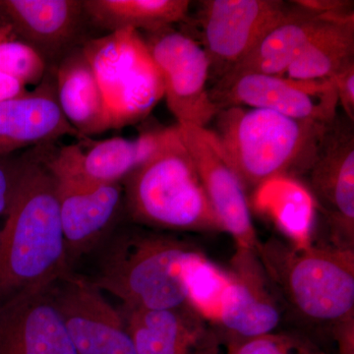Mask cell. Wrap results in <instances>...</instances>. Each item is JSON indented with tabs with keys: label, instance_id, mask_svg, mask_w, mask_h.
Returning a JSON list of instances; mask_svg holds the SVG:
<instances>
[{
	"label": "cell",
	"instance_id": "ba28073f",
	"mask_svg": "<svg viewBox=\"0 0 354 354\" xmlns=\"http://www.w3.org/2000/svg\"><path fill=\"white\" fill-rule=\"evenodd\" d=\"M141 35L177 124L208 127L220 109L209 95V62L201 44L172 27Z\"/></svg>",
	"mask_w": 354,
	"mask_h": 354
},
{
	"label": "cell",
	"instance_id": "d6986e66",
	"mask_svg": "<svg viewBox=\"0 0 354 354\" xmlns=\"http://www.w3.org/2000/svg\"><path fill=\"white\" fill-rule=\"evenodd\" d=\"M137 354H225L218 330L189 307L136 310L120 306Z\"/></svg>",
	"mask_w": 354,
	"mask_h": 354
},
{
	"label": "cell",
	"instance_id": "d4e9b609",
	"mask_svg": "<svg viewBox=\"0 0 354 354\" xmlns=\"http://www.w3.org/2000/svg\"><path fill=\"white\" fill-rule=\"evenodd\" d=\"M186 304L216 330L230 277L227 270L207 257L201 249L191 254L183 272Z\"/></svg>",
	"mask_w": 354,
	"mask_h": 354
},
{
	"label": "cell",
	"instance_id": "f546056e",
	"mask_svg": "<svg viewBox=\"0 0 354 354\" xmlns=\"http://www.w3.org/2000/svg\"><path fill=\"white\" fill-rule=\"evenodd\" d=\"M27 91V86L18 79L0 73V102L19 97Z\"/></svg>",
	"mask_w": 354,
	"mask_h": 354
},
{
	"label": "cell",
	"instance_id": "9a60e30c",
	"mask_svg": "<svg viewBox=\"0 0 354 354\" xmlns=\"http://www.w3.org/2000/svg\"><path fill=\"white\" fill-rule=\"evenodd\" d=\"M0 18L48 68L93 39L83 0H0Z\"/></svg>",
	"mask_w": 354,
	"mask_h": 354
},
{
	"label": "cell",
	"instance_id": "ffe728a7",
	"mask_svg": "<svg viewBox=\"0 0 354 354\" xmlns=\"http://www.w3.org/2000/svg\"><path fill=\"white\" fill-rule=\"evenodd\" d=\"M53 69L58 104L70 124L86 138L113 129L106 100L83 46L67 53Z\"/></svg>",
	"mask_w": 354,
	"mask_h": 354
},
{
	"label": "cell",
	"instance_id": "7c38bea8",
	"mask_svg": "<svg viewBox=\"0 0 354 354\" xmlns=\"http://www.w3.org/2000/svg\"><path fill=\"white\" fill-rule=\"evenodd\" d=\"M176 125L223 232L234 239L236 247L259 251L245 188L215 133L208 127Z\"/></svg>",
	"mask_w": 354,
	"mask_h": 354
},
{
	"label": "cell",
	"instance_id": "e0dca14e",
	"mask_svg": "<svg viewBox=\"0 0 354 354\" xmlns=\"http://www.w3.org/2000/svg\"><path fill=\"white\" fill-rule=\"evenodd\" d=\"M82 136L64 118L57 102L55 69L48 68L34 90L0 102V156L53 145L62 137Z\"/></svg>",
	"mask_w": 354,
	"mask_h": 354
},
{
	"label": "cell",
	"instance_id": "8fae6325",
	"mask_svg": "<svg viewBox=\"0 0 354 354\" xmlns=\"http://www.w3.org/2000/svg\"><path fill=\"white\" fill-rule=\"evenodd\" d=\"M227 271L230 283L216 326L223 344L278 330L285 306L258 251L236 247Z\"/></svg>",
	"mask_w": 354,
	"mask_h": 354
},
{
	"label": "cell",
	"instance_id": "44dd1931",
	"mask_svg": "<svg viewBox=\"0 0 354 354\" xmlns=\"http://www.w3.org/2000/svg\"><path fill=\"white\" fill-rule=\"evenodd\" d=\"M290 3L288 15L218 82L247 73L285 76L305 44L321 27L334 18L348 16L324 15L297 6L295 1Z\"/></svg>",
	"mask_w": 354,
	"mask_h": 354
},
{
	"label": "cell",
	"instance_id": "3957f363",
	"mask_svg": "<svg viewBox=\"0 0 354 354\" xmlns=\"http://www.w3.org/2000/svg\"><path fill=\"white\" fill-rule=\"evenodd\" d=\"M258 253L285 309L310 337L313 330L332 339L339 326L354 320V249L271 239L261 242Z\"/></svg>",
	"mask_w": 354,
	"mask_h": 354
},
{
	"label": "cell",
	"instance_id": "6da1fadb",
	"mask_svg": "<svg viewBox=\"0 0 354 354\" xmlns=\"http://www.w3.org/2000/svg\"><path fill=\"white\" fill-rule=\"evenodd\" d=\"M198 249L174 232L125 218L71 272L118 298L125 308H183V267Z\"/></svg>",
	"mask_w": 354,
	"mask_h": 354
},
{
	"label": "cell",
	"instance_id": "52a82bcc",
	"mask_svg": "<svg viewBox=\"0 0 354 354\" xmlns=\"http://www.w3.org/2000/svg\"><path fill=\"white\" fill-rule=\"evenodd\" d=\"M281 0H204L198 20L214 85L241 64L290 12Z\"/></svg>",
	"mask_w": 354,
	"mask_h": 354
},
{
	"label": "cell",
	"instance_id": "ac0fdd59",
	"mask_svg": "<svg viewBox=\"0 0 354 354\" xmlns=\"http://www.w3.org/2000/svg\"><path fill=\"white\" fill-rule=\"evenodd\" d=\"M53 285L0 304V354H77Z\"/></svg>",
	"mask_w": 354,
	"mask_h": 354
},
{
	"label": "cell",
	"instance_id": "4fadbf2b",
	"mask_svg": "<svg viewBox=\"0 0 354 354\" xmlns=\"http://www.w3.org/2000/svg\"><path fill=\"white\" fill-rule=\"evenodd\" d=\"M162 129L135 139L122 137L94 141L90 138L62 147L44 146V160L58 183L90 188L122 183L157 150Z\"/></svg>",
	"mask_w": 354,
	"mask_h": 354
},
{
	"label": "cell",
	"instance_id": "5bb4252c",
	"mask_svg": "<svg viewBox=\"0 0 354 354\" xmlns=\"http://www.w3.org/2000/svg\"><path fill=\"white\" fill-rule=\"evenodd\" d=\"M53 291L77 354H137L120 310L99 288L69 272Z\"/></svg>",
	"mask_w": 354,
	"mask_h": 354
},
{
	"label": "cell",
	"instance_id": "2e32d148",
	"mask_svg": "<svg viewBox=\"0 0 354 354\" xmlns=\"http://www.w3.org/2000/svg\"><path fill=\"white\" fill-rule=\"evenodd\" d=\"M57 183L67 267L71 272L127 218L124 190L121 183L90 188Z\"/></svg>",
	"mask_w": 354,
	"mask_h": 354
},
{
	"label": "cell",
	"instance_id": "603a6c76",
	"mask_svg": "<svg viewBox=\"0 0 354 354\" xmlns=\"http://www.w3.org/2000/svg\"><path fill=\"white\" fill-rule=\"evenodd\" d=\"M253 203L292 245L306 247L315 241V204L301 181L281 177L266 183L254 191Z\"/></svg>",
	"mask_w": 354,
	"mask_h": 354
},
{
	"label": "cell",
	"instance_id": "f1b7e54d",
	"mask_svg": "<svg viewBox=\"0 0 354 354\" xmlns=\"http://www.w3.org/2000/svg\"><path fill=\"white\" fill-rule=\"evenodd\" d=\"M337 101L349 120L354 122V62L346 65L334 77Z\"/></svg>",
	"mask_w": 354,
	"mask_h": 354
},
{
	"label": "cell",
	"instance_id": "7402d4cb",
	"mask_svg": "<svg viewBox=\"0 0 354 354\" xmlns=\"http://www.w3.org/2000/svg\"><path fill=\"white\" fill-rule=\"evenodd\" d=\"M92 29L106 34L131 29L158 31L187 19L188 0H83Z\"/></svg>",
	"mask_w": 354,
	"mask_h": 354
},
{
	"label": "cell",
	"instance_id": "9c48e42d",
	"mask_svg": "<svg viewBox=\"0 0 354 354\" xmlns=\"http://www.w3.org/2000/svg\"><path fill=\"white\" fill-rule=\"evenodd\" d=\"M305 188L322 214L327 242L354 249V127L335 116L304 176Z\"/></svg>",
	"mask_w": 354,
	"mask_h": 354
},
{
	"label": "cell",
	"instance_id": "8992f818",
	"mask_svg": "<svg viewBox=\"0 0 354 354\" xmlns=\"http://www.w3.org/2000/svg\"><path fill=\"white\" fill-rule=\"evenodd\" d=\"M83 50L106 100L113 129L144 120L164 97V84L141 32L120 30L88 39Z\"/></svg>",
	"mask_w": 354,
	"mask_h": 354
},
{
	"label": "cell",
	"instance_id": "7a4b0ae2",
	"mask_svg": "<svg viewBox=\"0 0 354 354\" xmlns=\"http://www.w3.org/2000/svg\"><path fill=\"white\" fill-rule=\"evenodd\" d=\"M32 149L17 194L0 230V304L48 288L69 272L58 204L57 183Z\"/></svg>",
	"mask_w": 354,
	"mask_h": 354
},
{
	"label": "cell",
	"instance_id": "83f0119b",
	"mask_svg": "<svg viewBox=\"0 0 354 354\" xmlns=\"http://www.w3.org/2000/svg\"><path fill=\"white\" fill-rule=\"evenodd\" d=\"M32 149L21 155L15 153L0 156V216L6 218L10 211L26 167L31 158Z\"/></svg>",
	"mask_w": 354,
	"mask_h": 354
},
{
	"label": "cell",
	"instance_id": "30bf717a",
	"mask_svg": "<svg viewBox=\"0 0 354 354\" xmlns=\"http://www.w3.org/2000/svg\"><path fill=\"white\" fill-rule=\"evenodd\" d=\"M218 109H263L299 120L329 124L339 106L334 79L300 80L288 76L247 73L209 88Z\"/></svg>",
	"mask_w": 354,
	"mask_h": 354
},
{
	"label": "cell",
	"instance_id": "277c9868",
	"mask_svg": "<svg viewBox=\"0 0 354 354\" xmlns=\"http://www.w3.org/2000/svg\"><path fill=\"white\" fill-rule=\"evenodd\" d=\"M214 121L212 130L247 193L281 177L300 181L330 124L245 106L221 109Z\"/></svg>",
	"mask_w": 354,
	"mask_h": 354
},
{
	"label": "cell",
	"instance_id": "cb8c5ba5",
	"mask_svg": "<svg viewBox=\"0 0 354 354\" xmlns=\"http://www.w3.org/2000/svg\"><path fill=\"white\" fill-rule=\"evenodd\" d=\"M354 62V14L326 23L305 44L286 76L300 80L333 78Z\"/></svg>",
	"mask_w": 354,
	"mask_h": 354
},
{
	"label": "cell",
	"instance_id": "484cf974",
	"mask_svg": "<svg viewBox=\"0 0 354 354\" xmlns=\"http://www.w3.org/2000/svg\"><path fill=\"white\" fill-rule=\"evenodd\" d=\"M225 354H327L302 330H274L259 337L225 344Z\"/></svg>",
	"mask_w": 354,
	"mask_h": 354
},
{
	"label": "cell",
	"instance_id": "5b68a950",
	"mask_svg": "<svg viewBox=\"0 0 354 354\" xmlns=\"http://www.w3.org/2000/svg\"><path fill=\"white\" fill-rule=\"evenodd\" d=\"M121 184L132 223L174 234L223 232L177 125L164 128L157 150Z\"/></svg>",
	"mask_w": 354,
	"mask_h": 354
},
{
	"label": "cell",
	"instance_id": "4316f807",
	"mask_svg": "<svg viewBox=\"0 0 354 354\" xmlns=\"http://www.w3.org/2000/svg\"><path fill=\"white\" fill-rule=\"evenodd\" d=\"M48 71V65L32 48L18 39L0 41V73L12 76L26 86L36 87Z\"/></svg>",
	"mask_w": 354,
	"mask_h": 354
}]
</instances>
